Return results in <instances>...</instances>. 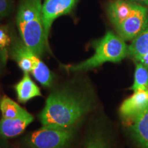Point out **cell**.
Wrapping results in <instances>:
<instances>
[{"instance_id":"6da1fadb","label":"cell","mask_w":148,"mask_h":148,"mask_svg":"<svg viewBox=\"0 0 148 148\" xmlns=\"http://www.w3.org/2000/svg\"><path fill=\"white\" fill-rule=\"evenodd\" d=\"M95 103L93 88L84 79L74 77L53 89L39 114L42 125L77 127Z\"/></svg>"},{"instance_id":"7a4b0ae2","label":"cell","mask_w":148,"mask_h":148,"mask_svg":"<svg viewBox=\"0 0 148 148\" xmlns=\"http://www.w3.org/2000/svg\"><path fill=\"white\" fill-rule=\"evenodd\" d=\"M42 0H20L16 24L20 38L25 45L41 56L49 49L42 14Z\"/></svg>"},{"instance_id":"3957f363","label":"cell","mask_w":148,"mask_h":148,"mask_svg":"<svg viewBox=\"0 0 148 148\" xmlns=\"http://www.w3.org/2000/svg\"><path fill=\"white\" fill-rule=\"evenodd\" d=\"M94 54L77 64L62 65L67 72H84L99 67L106 62H121L128 56V46L119 35L108 31L103 36L92 42Z\"/></svg>"},{"instance_id":"277c9868","label":"cell","mask_w":148,"mask_h":148,"mask_svg":"<svg viewBox=\"0 0 148 148\" xmlns=\"http://www.w3.org/2000/svg\"><path fill=\"white\" fill-rule=\"evenodd\" d=\"M77 127H60L42 125L23 138L27 148H69L73 143Z\"/></svg>"},{"instance_id":"5b68a950","label":"cell","mask_w":148,"mask_h":148,"mask_svg":"<svg viewBox=\"0 0 148 148\" xmlns=\"http://www.w3.org/2000/svg\"><path fill=\"white\" fill-rule=\"evenodd\" d=\"M148 18V9L135 4L131 14L116 27L118 35L125 40H132L144 28Z\"/></svg>"},{"instance_id":"8992f818","label":"cell","mask_w":148,"mask_h":148,"mask_svg":"<svg viewBox=\"0 0 148 148\" xmlns=\"http://www.w3.org/2000/svg\"><path fill=\"white\" fill-rule=\"evenodd\" d=\"M78 0H45L42 6V20L48 41L51 25L56 18L69 14Z\"/></svg>"},{"instance_id":"52a82bcc","label":"cell","mask_w":148,"mask_h":148,"mask_svg":"<svg viewBox=\"0 0 148 148\" xmlns=\"http://www.w3.org/2000/svg\"><path fill=\"white\" fill-rule=\"evenodd\" d=\"M148 108V90H137L123 100L119 112L123 121L128 122Z\"/></svg>"},{"instance_id":"ba28073f","label":"cell","mask_w":148,"mask_h":148,"mask_svg":"<svg viewBox=\"0 0 148 148\" xmlns=\"http://www.w3.org/2000/svg\"><path fill=\"white\" fill-rule=\"evenodd\" d=\"M127 131L139 148H148V108L127 122Z\"/></svg>"},{"instance_id":"9c48e42d","label":"cell","mask_w":148,"mask_h":148,"mask_svg":"<svg viewBox=\"0 0 148 148\" xmlns=\"http://www.w3.org/2000/svg\"><path fill=\"white\" fill-rule=\"evenodd\" d=\"M34 121V116L30 113L16 118H3L0 119V136L12 138L22 134L26 127Z\"/></svg>"},{"instance_id":"30bf717a","label":"cell","mask_w":148,"mask_h":148,"mask_svg":"<svg viewBox=\"0 0 148 148\" xmlns=\"http://www.w3.org/2000/svg\"><path fill=\"white\" fill-rule=\"evenodd\" d=\"M128 56L148 69V18L144 28L128 45Z\"/></svg>"},{"instance_id":"8fae6325","label":"cell","mask_w":148,"mask_h":148,"mask_svg":"<svg viewBox=\"0 0 148 148\" xmlns=\"http://www.w3.org/2000/svg\"><path fill=\"white\" fill-rule=\"evenodd\" d=\"M83 148H113L108 130L100 124L92 127L86 134Z\"/></svg>"},{"instance_id":"7c38bea8","label":"cell","mask_w":148,"mask_h":148,"mask_svg":"<svg viewBox=\"0 0 148 148\" xmlns=\"http://www.w3.org/2000/svg\"><path fill=\"white\" fill-rule=\"evenodd\" d=\"M135 4L128 0H112L109 3L107 9L108 16L115 28L131 14Z\"/></svg>"},{"instance_id":"4fadbf2b","label":"cell","mask_w":148,"mask_h":148,"mask_svg":"<svg viewBox=\"0 0 148 148\" xmlns=\"http://www.w3.org/2000/svg\"><path fill=\"white\" fill-rule=\"evenodd\" d=\"M18 101L26 103L34 97H41L42 93L38 86L33 82L29 73H24L23 77L14 86Z\"/></svg>"},{"instance_id":"5bb4252c","label":"cell","mask_w":148,"mask_h":148,"mask_svg":"<svg viewBox=\"0 0 148 148\" xmlns=\"http://www.w3.org/2000/svg\"><path fill=\"white\" fill-rule=\"evenodd\" d=\"M0 111L3 118H16L28 112L25 109L6 96L0 99Z\"/></svg>"},{"instance_id":"9a60e30c","label":"cell","mask_w":148,"mask_h":148,"mask_svg":"<svg viewBox=\"0 0 148 148\" xmlns=\"http://www.w3.org/2000/svg\"><path fill=\"white\" fill-rule=\"evenodd\" d=\"M135 62L134 81L130 89L133 92L148 90V69L143 64Z\"/></svg>"},{"instance_id":"2e32d148","label":"cell","mask_w":148,"mask_h":148,"mask_svg":"<svg viewBox=\"0 0 148 148\" xmlns=\"http://www.w3.org/2000/svg\"><path fill=\"white\" fill-rule=\"evenodd\" d=\"M12 35L10 34L9 27L0 25V49H8L12 43Z\"/></svg>"},{"instance_id":"e0dca14e","label":"cell","mask_w":148,"mask_h":148,"mask_svg":"<svg viewBox=\"0 0 148 148\" xmlns=\"http://www.w3.org/2000/svg\"><path fill=\"white\" fill-rule=\"evenodd\" d=\"M13 10L14 3L12 0H0V20L10 15Z\"/></svg>"},{"instance_id":"ac0fdd59","label":"cell","mask_w":148,"mask_h":148,"mask_svg":"<svg viewBox=\"0 0 148 148\" xmlns=\"http://www.w3.org/2000/svg\"><path fill=\"white\" fill-rule=\"evenodd\" d=\"M8 56V49H0V75L5 69Z\"/></svg>"},{"instance_id":"d6986e66","label":"cell","mask_w":148,"mask_h":148,"mask_svg":"<svg viewBox=\"0 0 148 148\" xmlns=\"http://www.w3.org/2000/svg\"><path fill=\"white\" fill-rule=\"evenodd\" d=\"M0 148H10V145L6 138L0 136Z\"/></svg>"},{"instance_id":"ffe728a7","label":"cell","mask_w":148,"mask_h":148,"mask_svg":"<svg viewBox=\"0 0 148 148\" xmlns=\"http://www.w3.org/2000/svg\"><path fill=\"white\" fill-rule=\"evenodd\" d=\"M130 1H132L135 3H142V4L148 5V0H128Z\"/></svg>"}]
</instances>
